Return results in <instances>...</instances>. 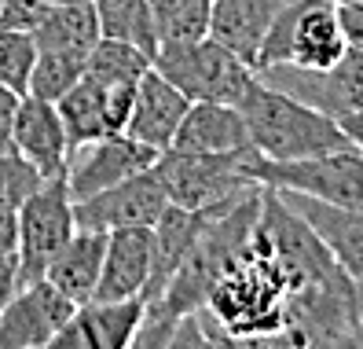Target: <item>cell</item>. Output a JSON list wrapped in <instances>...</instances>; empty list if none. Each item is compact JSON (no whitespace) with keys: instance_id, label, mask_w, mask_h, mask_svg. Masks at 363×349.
I'll use <instances>...</instances> for the list:
<instances>
[{"instance_id":"cell-1","label":"cell","mask_w":363,"mask_h":349,"mask_svg":"<svg viewBox=\"0 0 363 349\" xmlns=\"http://www.w3.org/2000/svg\"><path fill=\"white\" fill-rule=\"evenodd\" d=\"M239 111L246 118L250 140L268 162H297V159H315L330 151L356 147L341 122L312 111L308 103L294 100L268 81H253L250 92L242 96Z\"/></svg>"},{"instance_id":"cell-2","label":"cell","mask_w":363,"mask_h":349,"mask_svg":"<svg viewBox=\"0 0 363 349\" xmlns=\"http://www.w3.org/2000/svg\"><path fill=\"white\" fill-rule=\"evenodd\" d=\"M155 70L165 74L191 103H235L239 107L250 85L257 81V70L250 63L220 45L213 33L177 45H158Z\"/></svg>"},{"instance_id":"cell-3","label":"cell","mask_w":363,"mask_h":349,"mask_svg":"<svg viewBox=\"0 0 363 349\" xmlns=\"http://www.w3.org/2000/svg\"><path fill=\"white\" fill-rule=\"evenodd\" d=\"M349 52V37L337 18V0H294L279 11L261 41V67H305L323 70Z\"/></svg>"},{"instance_id":"cell-4","label":"cell","mask_w":363,"mask_h":349,"mask_svg":"<svg viewBox=\"0 0 363 349\" xmlns=\"http://www.w3.org/2000/svg\"><path fill=\"white\" fill-rule=\"evenodd\" d=\"M261 151H231V155H206V151H177L169 147L158 155V173L169 188V199L184 210H206L228 203L235 195L261 188L257 181Z\"/></svg>"},{"instance_id":"cell-5","label":"cell","mask_w":363,"mask_h":349,"mask_svg":"<svg viewBox=\"0 0 363 349\" xmlns=\"http://www.w3.org/2000/svg\"><path fill=\"white\" fill-rule=\"evenodd\" d=\"M77 232L74 195L67 177H48L30 199L18 206V265L23 283L45 279L52 257L67 247V239Z\"/></svg>"},{"instance_id":"cell-6","label":"cell","mask_w":363,"mask_h":349,"mask_svg":"<svg viewBox=\"0 0 363 349\" xmlns=\"http://www.w3.org/2000/svg\"><path fill=\"white\" fill-rule=\"evenodd\" d=\"M261 81L279 89L294 100L308 103L312 111L327 114L334 122L356 114L363 107V52L349 48L334 67L323 70H305V67H261Z\"/></svg>"},{"instance_id":"cell-7","label":"cell","mask_w":363,"mask_h":349,"mask_svg":"<svg viewBox=\"0 0 363 349\" xmlns=\"http://www.w3.org/2000/svg\"><path fill=\"white\" fill-rule=\"evenodd\" d=\"M169 206H173L169 188L162 181L158 166H151V169L136 173V177L118 181L114 188L74 203V217H77V228H92V232L155 228Z\"/></svg>"},{"instance_id":"cell-8","label":"cell","mask_w":363,"mask_h":349,"mask_svg":"<svg viewBox=\"0 0 363 349\" xmlns=\"http://www.w3.org/2000/svg\"><path fill=\"white\" fill-rule=\"evenodd\" d=\"M155 162H158V151H151L129 133H111V136H99L92 144H81L70 151L67 188L74 195V203H81L96 191L114 188L125 177H136V173L151 169Z\"/></svg>"},{"instance_id":"cell-9","label":"cell","mask_w":363,"mask_h":349,"mask_svg":"<svg viewBox=\"0 0 363 349\" xmlns=\"http://www.w3.org/2000/svg\"><path fill=\"white\" fill-rule=\"evenodd\" d=\"M77 305L48 279H30L0 313V349H45Z\"/></svg>"},{"instance_id":"cell-10","label":"cell","mask_w":363,"mask_h":349,"mask_svg":"<svg viewBox=\"0 0 363 349\" xmlns=\"http://www.w3.org/2000/svg\"><path fill=\"white\" fill-rule=\"evenodd\" d=\"M143 323V298L129 301H84L74 309L67 327L55 335L52 349H129Z\"/></svg>"},{"instance_id":"cell-11","label":"cell","mask_w":363,"mask_h":349,"mask_svg":"<svg viewBox=\"0 0 363 349\" xmlns=\"http://www.w3.org/2000/svg\"><path fill=\"white\" fill-rule=\"evenodd\" d=\"M155 269V228H118L106 232V254L96 301L143 298Z\"/></svg>"},{"instance_id":"cell-12","label":"cell","mask_w":363,"mask_h":349,"mask_svg":"<svg viewBox=\"0 0 363 349\" xmlns=\"http://www.w3.org/2000/svg\"><path fill=\"white\" fill-rule=\"evenodd\" d=\"M15 155H23L40 177H67L70 136L59 118V107L40 96H23L15 122Z\"/></svg>"},{"instance_id":"cell-13","label":"cell","mask_w":363,"mask_h":349,"mask_svg":"<svg viewBox=\"0 0 363 349\" xmlns=\"http://www.w3.org/2000/svg\"><path fill=\"white\" fill-rule=\"evenodd\" d=\"M187 111H191V100L165 74H158L151 67L136 81V100H133V114H129V129L125 133L162 155V151L173 147L177 129Z\"/></svg>"},{"instance_id":"cell-14","label":"cell","mask_w":363,"mask_h":349,"mask_svg":"<svg viewBox=\"0 0 363 349\" xmlns=\"http://www.w3.org/2000/svg\"><path fill=\"white\" fill-rule=\"evenodd\" d=\"M275 191L319 232V239L330 247V254L341 261V269L352 276V283L363 294V210H341V206L312 199V195H297L283 188H275Z\"/></svg>"},{"instance_id":"cell-15","label":"cell","mask_w":363,"mask_h":349,"mask_svg":"<svg viewBox=\"0 0 363 349\" xmlns=\"http://www.w3.org/2000/svg\"><path fill=\"white\" fill-rule=\"evenodd\" d=\"M177 151H206V155H231V151H250V129L235 103H191L177 129Z\"/></svg>"},{"instance_id":"cell-16","label":"cell","mask_w":363,"mask_h":349,"mask_svg":"<svg viewBox=\"0 0 363 349\" xmlns=\"http://www.w3.org/2000/svg\"><path fill=\"white\" fill-rule=\"evenodd\" d=\"M286 4H294V0H213L209 33L257 70L261 41Z\"/></svg>"},{"instance_id":"cell-17","label":"cell","mask_w":363,"mask_h":349,"mask_svg":"<svg viewBox=\"0 0 363 349\" xmlns=\"http://www.w3.org/2000/svg\"><path fill=\"white\" fill-rule=\"evenodd\" d=\"M103 254H106V232L77 228L67 239V247L52 257L45 279L55 283L74 305H84V301L96 298L99 272H103Z\"/></svg>"},{"instance_id":"cell-18","label":"cell","mask_w":363,"mask_h":349,"mask_svg":"<svg viewBox=\"0 0 363 349\" xmlns=\"http://www.w3.org/2000/svg\"><path fill=\"white\" fill-rule=\"evenodd\" d=\"M206 217H209V206L206 210H184L177 203L162 213V221L155 225V269H151V283H147L143 301L158 298L162 287L173 279V272L184 265V257L195 247L199 232L206 228Z\"/></svg>"},{"instance_id":"cell-19","label":"cell","mask_w":363,"mask_h":349,"mask_svg":"<svg viewBox=\"0 0 363 349\" xmlns=\"http://www.w3.org/2000/svg\"><path fill=\"white\" fill-rule=\"evenodd\" d=\"M40 52H62V55H81L89 59V52L99 45V18L92 0H62L52 4L45 23L33 30Z\"/></svg>"},{"instance_id":"cell-20","label":"cell","mask_w":363,"mask_h":349,"mask_svg":"<svg viewBox=\"0 0 363 349\" xmlns=\"http://www.w3.org/2000/svg\"><path fill=\"white\" fill-rule=\"evenodd\" d=\"M59 107V118L67 125V136H70V151L81 144H92L99 136H111V125H106V96H103V85L81 77L67 96L55 100Z\"/></svg>"},{"instance_id":"cell-21","label":"cell","mask_w":363,"mask_h":349,"mask_svg":"<svg viewBox=\"0 0 363 349\" xmlns=\"http://www.w3.org/2000/svg\"><path fill=\"white\" fill-rule=\"evenodd\" d=\"M96 18H99V33L111 41H125L143 52H158V30H155V15L147 0H92Z\"/></svg>"},{"instance_id":"cell-22","label":"cell","mask_w":363,"mask_h":349,"mask_svg":"<svg viewBox=\"0 0 363 349\" xmlns=\"http://www.w3.org/2000/svg\"><path fill=\"white\" fill-rule=\"evenodd\" d=\"M151 67H155L151 52H143L136 45H125V41L99 37V45L89 52L84 77L103 85V89H106V85H136Z\"/></svg>"},{"instance_id":"cell-23","label":"cell","mask_w":363,"mask_h":349,"mask_svg":"<svg viewBox=\"0 0 363 349\" xmlns=\"http://www.w3.org/2000/svg\"><path fill=\"white\" fill-rule=\"evenodd\" d=\"M155 15L158 45H177V41H195L209 33L213 23V0H147Z\"/></svg>"},{"instance_id":"cell-24","label":"cell","mask_w":363,"mask_h":349,"mask_svg":"<svg viewBox=\"0 0 363 349\" xmlns=\"http://www.w3.org/2000/svg\"><path fill=\"white\" fill-rule=\"evenodd\" d=\"M37 37L26 30H0V85L18 96L30 92V77L37 67Z\"/></svg>"},{"instance_id":"cell-25","label":"cell","mask_w":363,"mask_h":349,"mask_svg":"<svg viewBox=\"0 0 363 349\" xmlns=\"http://www.w3.org/2000/svg\"><path fill=\"white\" fill-rule=\"evenodd\" d=\"M84 67H89V59H81V55L40 52L26 96H40V100H52V103H55L59 96H67L74 85L84 77Z\"/></svg>"},{"instance_id":"cell-26","label":"cell","mask_w":363,"mask_h":349,"mask_svg":"<svg viewBox=\"0 0 363 349\" xmlns=\"http://www.w3.org/2000/svg\"><path fill=\"white\" fill-rule=\"evenodd\" d=\"M45 184V177L23 159V155H0V210H11L18 213V206H23L30 195Z\"/></svg>"},{"instance_id":"cell-27","label":"cell","mask_w":363,"mask_h":349,"mask_svg":"<svg viewBox=\"0 0 363 349\" xmlns=\"http://www.w3.org/2000/svg\"><path fill=\"white\" fill-rule=\"evenodd\" d=\"M52 8V0H4L0 4V30H26L33 33Z\"/></svg>"},{"instance_id":"cell-28","label":"cell","mask_w":363,"mask_h":349,"mask_svg":"<svg viewBox=\"0 0 363 349\" xmlns=\"http://www.w3.org/2000/svg\"><path fill=\"white\" fill-rule=\"evenodd\" d=\"M18 103H23V96L0 85V155H11V151H15V122H18Z\"/></svg>"},{"instance_id":"cell-29","label":"cell","mask_w":363,"mask_h":349,"mask_svg":"<svg viewBox=\"0 0 363 349\" xmlns=\"http://www.w3.org/2000/svg\"><path fill=\"white\" fill-rule=\"evenodd\" d=\"M337 18H341V30L349 37V48L363 52V0H341Z\"/></svg>"},{"instance_id":"cell-30","label":"cell","mask_w":363,"mask_h":349,"mask_svg":"<svg viewBox=\"0 0 363 349\" xmlns=\"http://www.w3.org/2000/svg\"><path fill=\"white\" fill-rule=\"evenodd\" d=\"M23 287V265H18V254H0V313L4 305L18 294Z\"/></svg>"},{"instance_id":"cell-31","label":"cell","mask_w":363,"mask_h":349,"mask_svg":"<svg viewBox=\"0 0 363 349\" xmlns=\"http://www.w3.org/2000/svg\"><path fill=\"white\" fill-rule=\"evenodd\" d=\"M0 254H18V213L0 210Z\"/></svg>"},{"instance_id":"cell-32","label":"cell","mask_w":363,"mask_h":349,"mask_svg":"<svg viewBox=\"0 0 363 349\" xmlns=\"http://www.w3.org/2000/svg\"><path fill=\"white\" fill-rule=\"evenodd\" d=\"M341 129H345V133H349V140L363 151V107H359V111L356 114H349V118H341Z\"/></svg>"},{"instance_id":"cell-33","label":"cell","mask_w":363,"mask_h":349,"mask_svg":"<svg viewBox=\"0 0 363 349\" xmlns=\"http://www.w3.org/2000/svg\"><path fill=\"white\" fill-rule=\"evenodd\" d=\"M52 4H62V0H52Z\"/></svg>"},{"instance_id":"cell-34","label":"cell","mask_w":363,"mask_h":349,"mask_svg":"<svg viewBox=\"0 0 363 349\" xmlns=\"http://www.w3.org/2000/svg\"><path fill=\"white\" fill-rule=\"evenodd\" d=\"M0 4H4V0H0Z\"/></svg>"},{"instance_id":"cell-35","label":"cell","mask_w":363,"mask_h":349,"mask_svg":"<svg viewBox=\"0 0 363 349\" xmlns=\"http://www.w3.org/2000/svg\"><path fill=\"white\" fill-rule=\"evenodd\" d=\"M337 4H341V0H337Z\"/></svg>"}]
</instances>
